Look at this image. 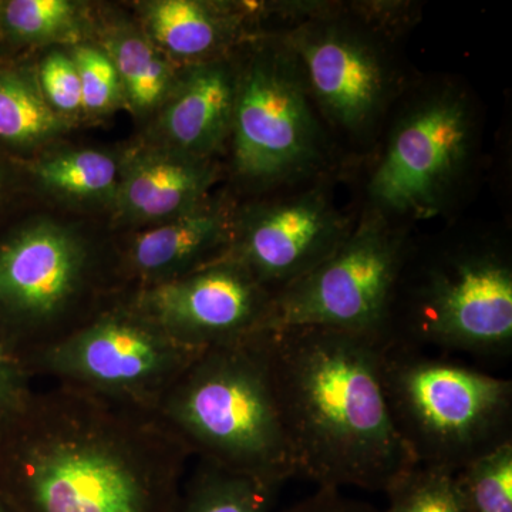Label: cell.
I'll list each match as a JSON object with an SVG mask.
<instances>
[{"mask_svg": "<svg viewBox=\"0 0 512 512\" xmlns=\"http://www.w3.org/2000/svg\"><path fill=\"white\" fill-rule=\"evenodd\" d=\"M279 487L198 460L177 512H272Z\"/></svg>", "mask_w": 512, "mask_h": 512, "instance_id": "22", "label": "cell"}, {"mask_svg": "<svg viewBox=\"0 0 512 512\" xmlns=\"http://www.w3.org/2000/svg\"><path fill=\"white\" fill-rule=\"evenodd\" d=\"M36 74L43 96L60 117L67 120L83 113L82 86L72 55L50 53L43 57Z\"/></svg>", "mask_w": 512, "mask_h": 512, "instance_id": "26", "label": "cell"}, {"mask_svg": "<svg viewBox=\"0 0 512 512\" xmlns=\"http://www.w3.org/2000/svg\"><path fill=\"white\" fill-rule=\"evenodd\" d=\"M32 379L22 360L0 340V431L29 399Z\"/></svg>", "mask_w": 512, "mask_h": 512, "instance_id": "27", "label": "cell"}, {"mask_svg": "<svg viewBox=\"0 0 512 512\" xmlns=\"http://www.w3.org/2000/svg\"><path fill=\"white\" fill-rule=\"evenodd\" d=\"M352 227L322 191L309 190L251 208L234 222L224 256L275 293L322 264Z\"/></svg>", "mask_w": 512, "mask_h": 512, "instance_id": "13", "label": "cell"}, {"mask_svg": "<svg viewBox=\"0 0 512 512\" xmlns=\"http://www.w3.org/2000/svg\"><path fill=\"white\" fill-rule=\"evenodd\" d=\"M238 67L224 57L191 64L181 73L157 119L161 146L210 160L231 136Z\"/></svg>", "mask_w": 512, "mask_h": 512, "instance_id": "15", "label": "cell"}, {"mask_svg": "<svg viewBox=\"0 0 512 512\" xmlns=\"http://www.w3.org/2000/svg\"><path fill=\"white\" fill-rule=\"evenodd\" d=\"M93 272L92 249L66 225L37 218L0 238V340L23 365L76 329Z\"/></svg>", "mask_w": 512, "mask_h": 512, "instance_id": "11", "label": "cell"}, {"mask_svg": "<svg viewBox=\"0 0 512 512\" xmlns=\"http://www.w3.org/2000/svg\"><path fill=\"white\" fill-rule=\"evenodd\" d=\"M387 409L414 463L454 471L512 441V382L476 367L384 345Z\"/></svg>", "mask_w": 512, "mask_h": 512, "instance_id": "4", "label": "cell"}, {"mask_svg": "<svg viewBox=\"0 0 512 512\" xmlns=\"http://www.w3.org/2000/svg\"><path fill=\"white\" fill-rule=\"evenodd\" d=\"M265 336L296 476L316 488L384 493L416 464L387 409L382 345L322 328L265 330Z\"/></svg>", "mask_w": 512, "mask_h": 512, "instance_id": "2", "label": "cell"}, {"mask_svg": "<svg viewBox=\"0 0 512 512\" xmlns=\"http://www.w3.org/2000/svg\"><path fill=\"white\" fill-rule=\"evenodd\" d=\"M120 168L116 157L92 148L59 151L29 165L36 183L57 197L110 204L119 188Z\"/></svg>", "mask_w": 512, "mask_h": 512, "instance_id": "21", "label": "cell"}, {"mask_svg": "<svg viewBox=\"0 0 512 512\" xmlns=\"http://www.w3.org/2000/svg\"><path fill=\"white\" fill-rule=\"evenodd\" d=\"M13 178H15V170L13 163L5 154V150L0 147V207L10 194L13 188Z\"/></svg>", "mask_w": 512, "mask_h": 512, "instance_id": "29", "label": "cell"}, {"mask_svg": "<svg viewBox=\"0 0 512 512\" xmlns=\"http://www.w3.org/2000/svg\"><path fill=\"white\" fill-rule=\"evenodd\" d=\"M89 19L80 3L70 0H0V42L15 47L80 45Z\"/></svg>", "mask_w": 512, "mask_h": 512, "instance_id": "20", "label": "cell"}, {"mask_svg": "<svg viewBox=\"0 0 512 512\" xmlns=\"http://www.w3.org/2000/svg\"><path fill=\"white\" fill-rule=\"evenodd\" d=\"M2 57H8V56H6L5 49H3L2 42H0V59H2Z\"/></svg>", "mask_w": 512, "mask_h": 512, "instance_id": "31", "label": "cell"}, {"mask_svg": "<svg viewBox=\"0 0 512 512\" xmlns=\"http://www.w3.org/2000/svg\"><path fill=\"white\" fill-rule=\"evenodd\" d=\"M392 37L366 22L353 6L309 2L281 36L301 66L313 106L336 130L363 140L402 93Z\"/></svg>", "mask_w": 512, "mask_h": 512, "instance_id": "9", "label": "cell"}, {"mask_svg": "<svg viewBox=\"0 0 512 512\" xmlns=\"http://www.w3.org/2000/svg\"><path fill=\"white\" fill-rule=\"evenodd\" d=\"M468 512H512V441L454 473Z\"/></svg>", "mask_w": 512, "mask_h": 512, "instance_id": "24", "label": "cell"}, {"mask_svg": "<svg viewBox=\"0 0 512 512\" xmlns=\"http://www.w3.org/2000/svg\"><path fill=\"white\" fill-rule=\"evenodd\" d=\"M204 350L171 338L121 298L25 363L32 377L72 384L157 412Z\"/></svg>", "mask_w": 512, "mask_h": 512, "instance_id": "10", "label": "cell"}, {"mask_svg": "<svg viewBox=\"0 0 512 512\" xmlns=\"http://www.w3.org/2000/svg\"><path fill=\"white\" fill-rule=\"evenodd\" d=\"M113 208L124 220L164 222L192 210L217 180L210 160L170 148H138L120 161Z\"/></svg>", "mask_w": 512, "mask_h": 512, "instance_id": "16", "label": "cell"}, {"mask_svg": "<svg viewBox=\"0 0 512 512\" xmlns=\"http://www.w3.org/2000/svg\"><path fill=\"white\" fill-rule=\"evenodd\" d=\"M473 100L457 86H434L404 103L369 184L370 210L387 220L441 214L467 177L476 154Z\"/></svg>", "mask_w": 512, "mask_h": 512, "instance_id": "6", "label": "cell"}, {"mask_svg": "<svg viewBox=\"0 0 512 512\" xmlns=\"http://www.w3.org/2000/svg\"><path fill=\"white\" fill-rule=\"evenodd\" d=\"M232 231L229 212L204 201L138 232L121 254V271L136 282V289L180 278L227 254Z\"/></svg>", "mask_w": 512, "mask_h": 512, "instance_id": "14", "label": "cell"}, {"mask_svg": "<svg viewBox=\"0 0 512 512\" xmlns=\"http://www.w3.org/2000/svg\"><path fill=\"white\" fill-rule=\"evenodd\" d=\"M410 252L403 227L367 210L329 258L272 295L264 332L333 329L383 346Z\"/></svg>", "mask_w": 512, "mask_h": 512, "instance_id": "7", "label": "cell"}, {"mask_svg": "<svg viewBox=\"0 0 512 512\" xmlns=\"http://www.w3.org/2000/svg\"><path fill=\"white\" fill-rule=\"evenodd\" d=\"M141 16L143 32L171 62L191 64L220 59L247 19L237 6L201 0H153L141 5Z\"/></svg>", "mask_w": 512, "mask_h": 512, "instance_id": "17", "label": "cell"}, {"mask_svg": "<svg viewBox=\"0 0 512 512\" xmlns=\"http://www.w3.org/2000/svg\"><path fill=\"white\" fill-rule=\"evenodd\" d=\"M67 121L47 103L36 69L9 57L0 59V147L32 153L62 134Z\"/></svg>", "mask_w": 512, "mask_h": 512, "instance_id": "19", "label": "cell"}, {"mask_svg": "<svg viewBox=\"0 0 512 512\" xmlns=\"http://www.w3.org/2000/svg\"><path fill=\"white\" fill-rule=\"evenodd\" d=\"M74 64L82 86L83 113L100 116L116 109L124 100L116 67L100 46H74Z\"/></svg>", "mask_w": 512, "mask_h": 512, "instance_id": "25", "label": "cell"}, {"mask_svg": "<svg viewBox=\"0 0 512 512\" xmlns=\"http://www.w3.org/2000/svg\"><path fill=\"white\" fill-rule=\"evenodd\" d=\"M278 512H383L375 505L355 500L335 488H316L315 493Z\"/></svg>", "mask_w": 512, "mask_h": 512, "instance_id": "28", "label": "cell"}, {"mask_svg": "<svg viewBox=\"0 0 512 512\" xmlns=\"http://www.w3.org/2000/svg\"><path fill=\"white\" fill-rule=\"evenodd\" d=\"M238 177L256 187L292 184L328 156L298 60L281 37L265 39L238 67L231 136Z\"/></svg>", "mask_w": 512, "mask_h": 512, "instance_id": "8", "label": "cell"}, {"mask_svg": "<svg viewBox=\"0 0 512 512\" xmlns=\"http://www.w3.org/2000/svg\"><path fill=\"white\" fill-rule=\"evenodd\" d=\"M156 413L200 461L279 488L296 477L265 332L204 350Z\"/></svg>", "mask_w": 512, "mask_h": 512, "instance_id": "3", "label": "cell"}, {"mask_svg": "<svg viewBox=\"0 0 512 512\" xmlns=\"http://www.w3.org/2000/svg\"><path fill=\"white\" fill-rule=\"evenodd\" d=\"M383 512H468L454 471L414 464L384 491Z\"/></svg>", "mask_w": 512, "mask_h": 512, "instance_id": "23", "label": "cell"}, {"mask_svg": "<svg viewBox=\"0 0 512 512\" xmlns=\"http://www.w3.org/2000/svg\"><path fill=\"white\" fill-rule=\"evenodd\" d=\"M190 450L156 412L55 383L0 431L12 512H177Z\"/></svg>", "mask_w": 512, "mask_h": 512, "instance_id": "1", "label": "cell"}, {"mask_svg": "<svg viewBox=\"0 0 512 512\" xmlns=\"http://www.w3.org/2000/svg\"><path fill=\"white\" fill-rule=\"evenodd\" d=\"M272 293L228 256L124 299L171 338L207 350L264 332Z\"/></svg>", "mask_w": 512, "mask_h": 512, "instance_id": "12", "label": "cell"}, {"mask_svg": "<svg viewBox=\"0 0 512 512\" xmlns=\"http://www.w3.org/2000/svg\"><path fill=\"white\" fill-rule=\"evenodd\" d=\"M0 512H12L8 504L5 503V500H3L2 495H0Z\"/></svg>", "mask_w": 512, "mask_h": 512, "instance_id": "30", "label": "cell"}, {"mask_svg": "<svg viewBox=\"0 0 512 512\" xmlns=\"http://www.w3.org/2000/svg\"><path fill=\"white\" fill-rule=\"evenodd\" d=\"M384 345L484 359L510 356L512 264L507 249L468 242L437 249L417 261L410 252Z\"/></svg>", "mask_w": 512, "mask_h": 512, "instance_id": "5", "label": "cell"}, {"mask_svg": "<svg viewBox=\"0 0 512 512\" xmlns=\"http://www.w3.org/2000/svg\"><path fill=\"white\" fill-rule=\"evenodd\" d=\"M100 47L116 67L124 100L140 114L163 107L181 73L146 33L126 23L101 30Z\"/></svg>", "mask_w": 512, "mask_h": 512, "instance_id": "18", "label": "cell"}]
</instances>
